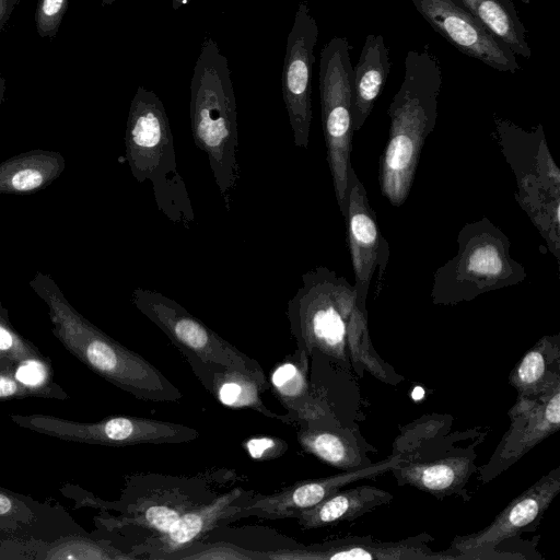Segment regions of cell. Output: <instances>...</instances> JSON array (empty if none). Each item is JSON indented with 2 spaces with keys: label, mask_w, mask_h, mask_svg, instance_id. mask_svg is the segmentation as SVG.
<instances>
[{
  "label": "cell",
  "mask_w": 560,
  "mask_h": 560,
  "mask_svg": "<svg viewBox=\"0 0 560 560\" xmlns=\"http://www.w3.org/2000/svg\"><path fill=\"white\" fill-rule=\"evenodd\" d=\"M347 230V243L354 273V285L369 291L374 272L382 278L389 258V246L382 235L366 189L353 166L348 171L343 206L340 210Z\"/></svg>",
  "instance_id": "ac0fdd59"
},
{
  "label": "cell",
  "mask_w": 560,
  "mask_h": 560,
  "mask_svg": "<svg viewBox=\"0 0 560 560\" xmlns=\"http://www.w3.org/2000/svg\"><path fill=\"white\" fill-rule=\"evenodd\" d=\"M190 126L206 153L226 210L240 179L237 112L231 70L217 42L205 38L190 81Z\"/></svg>",
  "instance_id": "277c9868"
},
{
  "label": "cell",
  "mask_w": 560,
  "mask_h": 560,
  "mask_svg": "<svg viewBox=\"0 0 560 560\" xmlns=\"http://www.w3.org/2000/svg\"><path fill=\"white\" fill-rule=\"evenodd\" d=\"M13 509V500L4 492L0 491V515L8 514Z\"/></svg>",
  "instance_id": "d590c367"
},
{
  "label": "cell",
  "mask_w": 560,
  "mask_h": 560,
  "mask_svg": "<svg viewBox=\"0 0 560 560\" xmlns=\"http://www.w3.org/2000/svg\"><path fill=\"white\" fill-rule=\"evenodd\" d=\"M12 374L30 396L63 397L62 389L52 382L50 362L43 355L21 361L14 366Z\"/></svg>",
  "instance_id": "f1b7e54d"
},
{
  "label": "cell",
  "mask_w": 560,
  "mask_h": 560,
  "mask_svg": "<svg viewBox=\"0 0 560 560\" xmlns=\"http://www.w3.org/2000/svg\"><path fill=\"white\" fill-rule=\"evenodd\" d=\"M238 479L228 468H211L192 476L137 472L125 482L115 511L104 521L108 529L121 533L137 545L167 532L187 511L211 500Z\"/></svg>",
  "instance_id": "5b68a950"
},
{
  "label": "cell",
  "mask_w": 560,
  "mask_h": 560,
  "mask_svg": "<svg viewBox=\"0 0 560 560\" xmlns=\"http://www.w3.org/2000/svg\"><path fill=\"white\" fill-rule=\"evenodd\" d=\"M10 419L21 428L60 440L114 447L177 444L199 438L195 428L136 416H110L95 422H78L47 415H11Z\"/></svg>",
  "instance_id": "8fae6325"
},
{
  "label": "cell",
  "mask_w": 560,
  "mask_h": 560,
  "mask_svg": "<svg viewBox=\"0 0 560 560\" xmlns=\"http://www.w3.org/2000/svg\"><path fill=\"white\" fill-rule=\"evenodd\" d=\"M25 396H30V394L14 378L12 372L0 371V401Z\"/></svg>",
  "instance_id": "836d02e7"
},
{
  "label": "cell",
  "mask_w": 560,
  "mask_h": 560,
  "mask_svg": "<svg viewBox=\"0 0 560 560\" xmlns=\"http://www.w3.org/2000/svg\"><path fill=\"white\" fill-rule=\"evenodd\" d=\"M307 354H295L278 363L270 373L269 386L293 421L337 422L325 401L316 396L308 383Z\"/></svg>",
  "instance_id": "7402d4cb"
},
{
  "label": "cell",
  "mask_w": 560,
  "mask_h": 560,
  "mask_svg": "<svg viewBox=\"0 0 560 560\" xmlns=\"http://www.w3.org/2000/svg\"><path fill=\"white\" fill-rule=\"evenodd\" d=\"M511 424L490 460L478 467L479 480L488 482L560 428V384L535 398L517 396L508 412Z\"/></svg>",
  "instance_id": "2e32d148"
},
{
  "label": "cell",
  "mask_w": 560,
  "mask_h": 560,
  "mask_svg": "<svg viewBox=\"0 0 560 560\" xmlns=\"http://www.w3.org/2000/svg\"><path fill=\"white\" fill-rule=\"evenodd\" d=\"M559 491L560 466H557L514 498L486 527L456 535L444 552L452 560L509 559L498 547L524 532L534 530Z\"/></svg>",
  "instance_id": "4fadbf2b"
},
{
  "label": "cell",
  "mask_w": 560,
  "mask_h": 560,
  "mask_svg": "<svg viewBox=\"0 0 560 560\" xmlns=\"http://www.w3.org/2000/svg\"><path fill=\"white\" fill-rule=\"evenodd\" d=\"M32 285L48 306L54 335L85 366L138 399H182V392L161 371L86 320L47 277L38 275Z\"/></svg>",
  "instance_id": "7a4b0ae2"
},
{
  "label": "cell",
  "mask_w": 560,
  "mask_h": 560,
  "mask_svg": "<svg viewBox=\"0 0 560 560\" xmlns=\"http://www.w3.org/2000/svg\"><path fill=\"white\" fill-rule=\"evenodd\" d=\"M65 168L58 152L35 150L0 163V194H30L54 182Z\"/></svg>",
  "instance_id": "4316f807"
},
{
  "label": "cell",
  "mask_w": 560,
  "mask_h": 560,
  "mask_svg": "<svg viewBox=\"0 0 560 560\" xmlns=\"http://www.w3.org/2000/svg\"><path fill=\"white\" fill-rule=\"evenodd\" d=\"M296 438L305 452L341 470L372 463L361 436L338 422H305Z\"/></svg>",
  "instance_id": "603a6c76"
},
{
  "label": "cell",
  "mask_w": 560,
  "mask_h": 560,
  "mask_svg": "<svg viewBox=\"0 0 560 560\" xmlns=\"http://www.w3.org/2000/svg\"><path fill=\"white\" fill-rule=\"evenodd\" d=\"M20 0H0V33L9 21Z\"/></svg>",
  "instance_id": "e575fe53"
},
{
  "label": "cell",
  "mask_w": 560,
  "mask_h": 560,
  "mask_svg": "<svg viewBox=\"0 0 560 560\" xmlns=\"http://www.w3.org/2000/svg\"><path fill=\"white\" fill-rule=\"evenodd\" d=\"M430 26L464 55L502 72L516 73V55L455 0H410Z\"/></svg>",
  "instance_id": "9a60e30c"
},
{
  "label": "cell",
  "mask_w": 560,
  "mask_h": 560,
  "mask_svg": "<svg viewBox=\"0 0 560 560\" xmlns=\"http://www.w3.org/2000/svg\"><path fill=\"white\" fill-rule=\"evenodd\" d=\"M358 299L357 287L334 270L317 266L305 272L287 308L298 350L348 368V326Z\"/></svg>",
  "instance_id": "9c48e42d"
},
{
  "label": "cell",
  "mask_w": 560,
  "mask_h": 560,
  "mask_svg": "<svg viewBox=\"0 0 560 560\" xmlns=\"http://www.w3.org/2000/svg\"><path fill=\"white\" fill-rule=\"evenodd\" d=\"M70 0H38L35 10V26L43 38H54L60 27Z\"/></svg>",
  "instance_id": "1f68e13d"
},
{
  "label": "cell",
  "mask_w": 560,
  "mask_h": 560,
  "mask_svg": "<svg viewBox=\"0 0 560 560\" xmlns=\"http://www.w3.org/2000/svg\"><path fill=\"white\" fill-rule=\"evenodd\" d=\"M255 492L241 486L221 491L211 500L187 511L164 534L133 545L129 551L136 559L168 560L200 541L215 527L236 521V514Z\"/></svg>",
  "instance_id": "d6986e66"
},
{
  "label": "cell",
  "mask_w": 560,
  "mask_h": 560,
  "mask_svg": "<svg viewBox=\"0 0 560 560\" xmlns=\"http://www.w3.org/2000/svg\"><path fill=\"white\" fill-rule=\"evenodd\" d=\"M179 352L203 387L222 405L253 409L284 423L293 422L289 413H276L264 405L260 395L269 388V383L245 371L201 360L187 351Z\"/></svg>",
  "instance_id": "44dd1931"
},
{
  "label": "cell",
  "mask_w": 560,
  "mask_h": 560,
  "mask_svg": "<svg viewBox=\"0 0 560 560\" xmlns=\"http://www.w3.org/2000/svg\"><path fill=\"white\" fill-rule=\"evenodd\" d=\"M494 139L515 175V200L560 261V170L547 144L544 127L529 130L494 117Z\"/></svg>",
  "instance_id": "ba28073f"
},
{
  "label": "cell",
  "mask_w": 560,
  "mask_h": 560,
  "mask_svg": "<svg viewBox=\"0 0 560 560\" xmlns=\"http://www.w3.org/2000/svg\"><path fill=\"white\" fill-rule=\"evenodd\" d=\"M515 55L530 58L526 28L512 0H455Z\"/></svg>",
  "instance_id": "83f0119b"
},
{
  "label": "cell",
  "mask_w": 560,
  "mask_h": 560,
  "mask_svg": "<svg viewBox=\"0 0 560 560\" xmlns=\"http://www.w3.org/2000/svg\"><path fill=\"white\" fill-rule=\"evenodd\" d=\"M442 69L428 50H409L402 82L387 109L389 132L380 156L377 180L382 196L402 206L411 191L427 138L438 120Z\"/></svg>",
  "instance_id": "6da1fadb"
},
{
  "label": "cell",
  "mask_w": 560,
  "mask_h": 560,
  "mask_svg": "<svg viewBox=\"0 0 560 560\" xmlns=\"http://www.w3.org/2000/svg\"><path fill=\"white\" fill-rule=\"evenodd\" d=\"M456 241V255L434 272L433 304L469 302L526 279L524 265L511 256L510 238L487 217L464 224Z\"/></svg>",
  "instance_id": "52a82bcc"
},
{
  "label": "cell",
  "mask_w": 560,
  "mask_h": 560,
  "mask_svg": "<svg viewBox=\"0 0 560 560\" xmlns=\"http://www.w3.org/2000/svg\"><path fill=\"white\" fill-rule=\"evenodd\" d=\"M453 418L425 415L400 429L393 453L402 460L390 471L398 486H411L444 500L469 501L466 485L477 472L476 446L485 439L477 429L450 433Z\"/></svg>",
  "instance_id": "3957f363"
},
{
  "label": "cell",
  "mask_w": 560,
  "mask_h": 560,
  "mask_svg": "<svg viewBox=\"0 0 560 560\" xmlns=\"http://www.w3.org/2000/svg\"><path fill=\"white\" fill-rule=\"evenodd\" d=\"M509 383L517 396L530 398L560 384V334L541 337L514 365Z\"/></svg>",
  "instance_id": "484cf974"
},
{
  "label": "cell",
  "mask_w": 560,
  "mask_h": 560,
  "mask_svg": "<svg viewBox=\"0 0 560 560\" xmlns=\"http://www.w3.org/2000/svg\"><path fill=\"white\" fill-rule=\"evenodd\" d=\"M262 560L266 551L247 549L231 542H195L168 560Z\"/></svg>",
  "instance_id": "f546056e"
},
{
  "label": "cell",
  "mask_w": 560,
  "mask_h": 560,
  "mask_svg": "<svg viewBox=\"0 0 560 560\" xmlns=\"http://www.w3.org/2000/svg\"><path fill=\"white\" fill-rule=\"evenodd\" d=\"M318 35V25L308 2L302 0L288 35L281 77L282 96L293 142L302 149H307L310 143L313 118L312 72Z\"/></svg>",
  "instance_id": "5bb4252c"
},
{
  "label": "cell",
  "mask_w": 560,
  "mask_h": 560,
  "mask_svg": "<svg viewBox=\"0 0 560 560\" xmlns=\"http://www.w3.org/2000/svg\"><path fill=\"white\" fill-rule=\"evenodd\" d=\"M434 537L419 533L398 541H378L372 536L343 538L298 546L289 549L266 551L270 560H452L444 551L435 552L429 544Z\"/></svg>",
  "instance_id": "ffe728a7"
},
{
  "label": "cell",
  "mask_w": 560,
  "mask_h": 560,
  "mask_svg": "<svg viewBox=\"0 0 560 560\" xmlns=\"http://www.w3.org/2000/svg\"><path fill=\"white\" fill-rule=\"evenodd\" d=\"M351 47L334 36L320 50L319 96L326 158L339 209L343 206L353 137Z\"/></svg>",
  "instance_id": "30bf717a"
},
{
  "label": "cell",
  "mask_w": 560,
  "mask_h": 560,
  "mask_svg": "<svg viewBox=\"0 0 560 560\" xmlns=\"http://www.w3.org/2000/svg\"><path fill=\"white\" fill-rule=\"evenodd\" d=\"M401 460L400 455L392 454L383 460L355 469L298 481L271 494L255 492L236 514V521L249 516L267 520L296 518L302 511L318 504L335 491L351 482L375 478L390 471Z\"/></svg>",
  "instance_id": "e0dca14e"
},
{
  "label": "cell",
  "mask_w": 560,
  "mask_h": 560,
  "mask_svg": "<svg viewBox=\"0 0 560 560\" xmlns=\"http://www.w3.org/2000/svg\"><path fill=\"white\" fill-rule=\"evenodd\" d=\"M390 60L382 35L369 34L353 67V130L363 127L388 77Z\"/></svg>",
  "instance_id": "cb8c5ba5"
},
{
  "label": "cell",
  "mask_w": 560,
  "mask_h": 560,
  "mask_svg": "<svg viewBox=\"0 0 560 560\" xmlns=\"http://www.w3.org/2000/svg\"><path fill=\"white\" fill-rule=\"evenodd\" d=\"M4 91H5V79L3 78L2 74H0V105L3 100Z\"/></svg>",
  "instance_id": "74e56055"
},
{
  "label": "cell",
  "mask_w": 560,
  "mask_h": 560,
  "mask_svg": "<svg viewBox=\"0 0 560 560\" xmlns=\"http://www.w3.org/2000/svg\"><path fill=\"white\" fill-rule=\"evenodd\" d=\"M343 488L318 504L302 511L296 516L300 526L304 529H313L353 521L394 499L390 492L370 485Z\"/></svg>",
  "instance_id": "d4e9b609"
},
{
  "label": "cell",
  "mask_w": 560,
  "mask_h": 560,
  "mask_svg": "<svg viewBox=\"0 0 560 560\" xmlns=\"http://www.w3.org/2000/svg\"><path fill=\"white\" fill-rule=\"evenodd\" d=\"M191 0H172V8L173 10H178L180 9L182 7H185L186 4H188Z\"/></svg>",
  "instance_id": "8d00e7d4"
},
{
  "label": "cell",
  "mask_w": 560,
  "mask_h": 560,
  "mask_svg": "<svg viewBox=\"0 0 560 560\" xmlns=\"http://www.w3.org/2000/svg\"><path fill=\"white\" fill-rule=\"evenodd\" d=\"M243 447L255 459H271L283 454L288 446L282 440L270 436H256L244 442Z\"/></svg>",
  "instance_id": "d6a6232c"
},
{
  "label": "cell",
  "mask_w": 560,
  "mask_h": 560,
  "mask_svg": "<svg viewBox=\"0 0 560 560\" xmlns=\"http://www.w3.org/2000/svg\"><path fill=\"white\" fill-rule=\"evenodd\" d=\"M117 0H102V7L110 5Z\"/></svg>",
  "instance_id": "f35d334b"
},
{
  "label": "cell",
  "mask_w": 560,
  "mask_h": 560,
  "mask_svg": "<svg viewBox=\"0 0 560 560\" xmlns=\"http://www.w3.org/2000/svg\"><path fill=\"white\" fill-rule=\"evenodd\" d=\"M125 145L133 177L151 184L158 209L173 223L188 228L195 212L177 168L170 120L160 97L143 86L130 104Z\"/></svg>",
  "instance_id": "8992f818"
},
{
  "label": "cell",
  "mask_w": 560,
  "mask_h": 560,
  "mask_svg": "<svg viewBox=\"0 0 560 560\" xmlns=\"http://www.w3.org/2000/svg\"><path fill=\"white\" fill-rule=\"evenodd\" d=\"M131 301L179 351H187L201 360L245 371L269 383L261 365L255 359L220 337L173 299L154 290L137 288L131 294Z\"/></svg>",
  "instance_id": "7c38bea8"
},
{
  "label": "cell",
  "mask_w": 560,
  "mask_h": 560,
  "mask_svg": "<svg viewBox=\"0 0 560 560\" xmlns=\"http://www.w3.org/2000/svg\"><path fill=\"white\" fill-rule=\"evenodd\" d=\"M40 355L35 346L19 335L0 314V371L12 372L21 361Z\"/></svg>",
  "instance_id": "4dcf8cb0"
}]
</instances>
